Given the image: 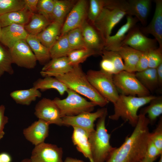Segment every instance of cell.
Here are the masks:
<instances>
[{
  "instance_id": "44dd1931",
  "label": "cell",
  "mask_w": 162,
  "mask_h": 162,
  "mask_svg": "<svg viewBox=\"0 0 162 162\" xmlns=\"http://www.w3.org/2000/svg\"><path fill=\"white\" fill-rule=\"evenodd\" d=\"M108 51L117 53L124 62L125 70L135 73L137 63L142 52L126 45L112 48Z\"/></svg>"
},
{
  "instance_id": "f1b7e54d",
  "label": "cell",
  "mask_w": 162,
  "mask_h": 162,
  "mask_svg": "<svg viewBox=\"0 0 162 162\" xmlns=\"http://www.w3.org/2000/svg\"><path fill=\"white\" fill-rule=\"evenodd\" d=\"M33 86L41 91L55 89L61 95H63L68 89L62 82L55 77L51 76H46L44 78L38 79L33 83Z\"/></svg>"
},
{
  "instance_id": "603a6c76",
  "label": "cell",
  "mask_w": 162,
  "mask_h": 162,
  "mask_svg": "<svg viewBox=\"0 0 162 162\" xmlns=\"http://www.w3.org/2000/svg\"><path fill=\"white\" fill-rule=\"evenodd\" d=\"M72 140L78 151L81 153L90 162H93L88 138L90 134L85 130L79 127H73Z\"/></svg>"
},
{
  "instance_id": "ac0fdd59",
  "label": "cell",
  "mask_w": 162,
  "mask_h": 162,
  "mask_svg": "<svg viewBox=\"0 0 162 162\" xmlns=\"http://www.w3.org/2000/svg\"><path fill=\"white\" fill-rule=\"evenodd\" d=\"M24 26L13 24L2 28L0 43L9 49L19 41L26 40L28 34Z\"/></svg>"
},
{
  "instance_id": "5bb4252c",
  "label": "cell",
  "mask_w": 162,
  "mask_h": 162,
  "mask_svg": "<svg viewBox=\"0 0 162 162\" xmlns=\"http://www.w3.org/2000/svg\"><path fill=\"white\" fill-rule=\"evenodd\" d=\"M63 153L62 148L44 142L35 146L30 159L32 162H63Z\"/></svg>"
},
{
  "instance_id": "7c38bea8",
  "label": "cell",
  "mask_w": 162,
  "mask_h": 162,
  "mask_svg": "<svg viewBox=\"0 0 162 162\" xmlns=\"http://www.w3.org/2000/svg\"><path fill=\"white\" fill-rule=\"evenodd\" d=\"M34 110V114L38 119L50 124L63 125L60 110L53 100L45 98H42L36 104Z\"/></svg>"
},
{
  "instance_id": "ee69618b",
  "label": "cell",
  "mask_w": 162,
  "mask_h": 162,
  "mask_svg": "<svg viewBox=\"0 0 162 162\" xmlns=\"http://www.w3.org/2000/svg\"><path fill=\"white\" fill-rule=\"evenodd\" d=\"M148 68V52H142L136 66L135 71L139 72Z\"/></svg>"
},
{
  "instance_id": "4fadbf2b",
  "label": "cell",
  "mask_w": 162,
  "mask_h": 162,
  "mask_svg": "<svg viewBox=\"0 0 162 162\" xmlns=\"http://www.w3.org/2000/svg\"><path fill=\"white\" fill-rule=\"evenodd\" d=\"M157 44L155 39L147 37L136 26L128 33L119 46L126 45L142 52H148L157 48Z\"/></svg>"
},
{
  "instance_id": "11a10c76",
  "label": "cell",
  "mask_w": 162,
  "mask_h": 162,
  "mask_svg": "<svg viewBox=\"0 0 162 162\" xmlns=\"http://www.w3.org/2000/svg\"><path fill=\"white\" fill-rule=\"evenodd\" d=\"M2 28L0 25V39L1 37V33H2Z\"/></svg>"
},
{
  "instance_id": "ba28073f",
  "label": "cell",
  "mask_w": 162,
  "mask_h": 162,
  "mask_svg": "<svg viewBox=\"0 0 162 162\" xmlns=\"http://www.w3.org/2000/svg\"><path fill=\"white\" fill-rule=\"evenodd\" d=\"M113 79L117 90L122 94L139 97L150 95V92L137 78L135 73L123 70L113 75Z\"/></svg>"
},
{
  "instance_id": "74e56055",
  "label": "cell",
  "mask_w": 162,
  "mask_h": 162,
  "mask_svg": "<svg viewBox=\"0 0 162 162\" xmlns=\"http://www.w3.org/2000/svg\"><path fill=\"white\" fill-rule=\"evenodd\" d=\"M25 8L24 0H3L0 4V15Z\"/></svg>"
},
{
  "instance_id": "d6a6232c",
  "label": "cell",
  "mask_w": 162,
  "mask_h": 162,
  "mask_svg": "<svg viewBox=\"0 0 162 162\" xmlns=\"http://www.w3.org/2000/svg\"><path fill=\"white\" fill-rule=\"evenodd\" d=\"M148 106L142 109L140 113L145 115L147 114V117L150 124H153L157 118L162 113V98L157 97L151 100Z\"/></svg>"
},
{
  "instance_id": "e575fe53",
  "label": "cell",
  "mask_w": 162,
  "mask_h": 162,
  "mask_svg": "<svg viewBox=\"0 0 162 162\" xmlns=\"http://www.w3.org/2000/svg\"><path fill=\"white\" fill-rule=\"evenodd\" d=\"M0 43V77L5 73L10 75L14 74L12 67L13 63L9 50Z\"/></svg>"
},
{
  "instance_id": "f907efd6",
  "label": "cell",
  "mask_w": 162,
  "mask_h": 162,
  "mask_svg": "<svg viewBox=\"0 0 162 162\" xmlns=\"http://www.w3.org/2000/svg\"><path fill=\"white\" fill-rule=\"evenodd\" d=\"M64 162H84L82 160L70 157H67Z\"/></svg>"
},
{
  "instance_id": "f546056e",
  "label": "cell",
  "mask_w": 162,
  "mask_h": 162,
  "mask_svg": "<svg viewBox=\"0 0 162 162\" xmlns=\"http://www.w3.org/2000/svg\"><path fill=\"white\" fill-rule=\"evenodd\" d=\"M135 74L140 82L150 92H154L158 87L156 68H148Z\"/></svg>"
},
{
  "instance_id": "83f0119b",
  "label": "cell",
  "mask_w": 162,
  "mask_h": 162,
  "mask_svg": "<svg viewBox=\"0 0 162 162\" xmlns=\"http://www.w3.org/2000/svg\"><path fill=\"white\" fill-rule=\"evenodd\" d=\"M10 95L16 103L28 106L38 98H40L42 94L39 90L33 86L28 89L13 91Z\"/></svg>"
},
{
  "instance_id": "681fc988",
  "label": "cell",
  "mask_w": 162,
  "mask_h": 162,
  "mask_svg": "<svg viewBox=\"0 0 162 162\" xmlns=\"http://www.w3.org/2000/svg\"><path fill=\"white\" fill-rule=\"evenodd\" d=\"M0 159L1 162H11L12 160L11 156L6 152L0 153Z\"/></svg>"
},
{
  "instance_id": "1f68e13d",
  "label": "cell",
  "mask_w": 162,
  "mask_h": 162,
  "mask_svg": "<svg viewBox=\"0 0 162 162\" xmlns=\"http://www.w3.org/2000/svg\"><path fill=\"white\" fill-rule=\"evenodd\" d=\"M72 50L68 42L67 33L60 35L49 49L51 59L67 56Z\"/></svg>"
},
{
  "instance_id": "b9f144b4",
  "label": "cell",
  "mask_w": 162,
  "mask_h": 162,
  "mask_svg": "<svg viewBox=\"0 0 162 162\" xmlns=\"http://www.w3.org/2000/svg\"><path fill=\"white\" fill-rule=\"evenodd\" d=\"M150 140L158 150L162 152V119L160 118L156 129L151 133Z\"/></svg>"
},
{
  "instance_id": "bcb514c9",
  "label": "cell",
  "mask_w": 162,
  "mask_h": 162,
  "mask_svg": "<svg viewBox=\"0 0 162 162\" xmlns=\"http://www.w3.org/2000/svg\"><path fill=\"white\" fill-rule=\"evenodd\" d=\"M5 107L4 105H0V140L3 137L5 133L4 131L5 125L8 122V118L4 115Z\"/></svg>"
},
{
  "instance_id": "e0dca14e",
  "label": "cell",
  "mask_w": 162,
  "mask_h": 162,
  "mask_svg": "<svg viewBox=\"0 0 162 162\" xmlns=\"http://www.w3.org/2000/svg\"><path fill=\"white\" fill-rule=\"evenodd\" d=\"M155 4V12L149 24L146 27L140 28L144 34H150L155 38L162 49V0H154Z\"/></svg>"
},
{
  "instance_id": "8d00e7d4",
  "label": "cell",
  "mask_w": 162,
  "mask_h": 162,
  "mask_svg": "<svg viewBox=\"0 0 162 162\" xmlns=\"http://www.w3.org/2000/svg\"><path fill=\"white\" fill-rule=\"evenodd\" d=\"M106 1V0H89L87 15L89 22L93 23L105 5Z\"/></svg>"
},
{
  "instance_id": "3957f363",
  "label": "cell",
  "mask_w": 162,
  "mask_h": 162,
  "mask_svg": "<svg viewBox=\"0 0 162 162\" xmlns=\"http://www.w3.org/2000/svg\"><path fill=\"white\" fill-rule=\"evenodd\" d=\"M128 15L127 0H106L105 5L93 24L105 41L115 26Z\"/></svg>"
},
{
  "instance_id": "c3c4849f",
  "label": "cell",
  "mask_w": 162,
  "mask_h": 162,
  "mask_svg": "<svg viewBox=\"0 0 162 162\" xmlns=\"http://www.w3.org/2000/svg\"><path fill=\"white\" fill-rule=\"evenodd\" d=\"M156 69L158 86L161 87L162 86V63L160 64Z\"/></svg>"
},
{
  "instance_id": "8992f818",
  "label": "cell",
  "mask_w": 162,
  "mask_h": 162,
  "mask_svg": "<svg viewBox=\"0 0 162 162\" xmlns=\"http://www.w3.org/2000/svg\"><path fill=\"white\" fill-rule=\"evenodd\" d=\"M67 96L61 99L56 98L53 100L58 108L62 118L64 116H72L80 114L92 112L96 105L86 100L78 93L68 89Z\"/></svg>"
},
{
  "instance_id": "d4e9b609",
  "label": "cell",
  "mask_w": 162,
  "mask_h": 162,
  "mask_svg": "<svg viewBox=\"0 0 162 162\" xmlns=\"http://www.w3.org/2000/svg\"><path fill=\"white\" fill-rule=\"evenodd\" d=\"M62 25L56 22H51L36 36L41 44L49 50L60 36Z\"/></svg>"
},
{
  "instance_id": "ffe728a7",
  "label": "cell",
  "mask_w": 162,
  "mask_h": 162,
  "mask_svg": "<svg viewBox=\"0 0 162 162\" xmlns=\"http://www.w3.org/2000/svg\"><path fill=\"white\" fill-rule=\"evenodd\" d=\"M152 2L151 0H127L128 15L134 16L143 26L146 25Z\"/></svg>"
},
{
  "instance_id": "2e32d148",
  "label": "cell",
  "mask_w": 162,
  "mask_h": 162,
  "mask_svg": "<svg viewBox=\"0 0 162 162\" xmlns=\"http://www.w3.org/2000/svg\"><path fill=\"white\" fill-rule=\"evenodd\" d=\"M50 125L45 121L38 119L24 129L23 134L27 140L36 146L44 142L49 135Z\"/></svg>"
},
{
  "instance_id": "52a82bcc",
  "label": "cell",
  "mask_w": 162,
  "mask_h": 162,
  "mask_svg": "<svg viewBox=\"0 0 162 162\" xmlns=\"http://www.w3.org/2000/svg\"><path fill=\"white\" fill-rule=\"evenodd\" d=\"M88 81L94 88L109 102L113 104L119 94L113 81V75L101 70H89L86 74Z\"/></svg>"
},
{
  "instance_id": "9f6ffc18",
  "label": "cell",
  "mask_w": 162,
  "mask_h": 162,
  "mask_svg": "<svg viewBox=\"0 0 162 162\" xmlns=\"http://www.w3.org/2000/svg\"><path fill=\"white\" fill-rule=\"evenodd\" d=\"M3 0H0V4L3 2Z\"/></svg>"
},
{
  "instance_id": "f35d334b",
  "label": "cell",
  "mask_w": 162,
  "mask_h": 162,
  "mask_svg": "<svg viewBox=\"0 0 162 162\" xmlns=\"http://www.w3.org/2000/svg\"><path fill=\"white\" fill-rule=\"evenodd\" d=\"M102 57L110 60L113 63L116 72V74L125 70L124 64L121 56L116 52L108 51L104 49L102 52Z\"/></svg>"
},
{
  "instance_id": "d6986e66",
  "label": "cell",
  "mask_w": 162,
  "mask_h": 162,
  "mask_svg": "<svg viewBox=\"0 0 162 162\" xmlns=\"http://www.w3.org/2000/svg\"><path fill=\"white\" fill-rule=\"evenodd\" d=\"M73 67L67 56L61 57L51 59L44 65L40 73L43 77L52 76L56 74L67 73L70 71Z\"/></svg>"
},
{
  "instance_id": "d590c367",
  "label": "cell",
  "mask_w": 162,
  "mask_h": 162,
  "mask_svg": "<svg viewBox=\"0 0 162 162\" xmlns=\"http://www.w3.org/2000/svg\"><path fill=\"white\" fill-rule=\"evenodd\" d=\"M67 34L68 42L72 50L87 48L80 27L70 30Z\"/></svg>"
},
{
  "instance_id": "484cf974",
  "label": "cell",
  "mask_w": 162,
  "mask_h": 162,
  "mask_svg": "<svg viewBox=\"0 0 162 162\" xmlns=\"http://www.w3.org/2000/svg\"><path fill=\"white\" fill-rule=\"evenodd\" d=\"M77 1L56 0L52 12L48 18L50 22H55L63 24L64 20Z\"/></svg>"
},
{
  "instance_id": "f6af8a7d",
  "label": "cell",
  "mask_w": 162,
  "mask_h": 162,
  "mask_svg": "<svg viewBox=\"0 0 162 162\" xmlns=\"http://www.w3.org/2000/svg\"><path fill=\"white\" fill-rule=\"evenodd\" d=\"M101 70L108 74L114 75L116 72L114 66L109 59L102 57V59L100 63Z\"/></svg>"
},
{
  "instance_id": "6da1fadb",
  "label": "cell",
  "mask_w": 162,
  "mask_h": 162,
  "mask_svg": "<svg viewBox=\"0 0 162 162\" xmlns=\"http://www.w3.org/2000/svg\"><path fill=\"white\" fill-rule=\"evenodd\" d=\"M149 124L146 115L140 113L132 133L120 146L115 148L106 162H140L145 155L150 140Z\"/></svg>"
},
{
  "instance_id": "7a4b0ae2",
  "label": "cell",
  "mask_w": 162,
  "mask_h": 162,
  "mask_svg": "<svg viewBox=\"0 0 162 162\" xmlns=\"http://www.w3.org/2000/svg\"><path fill=\"white\" fill-rule=\"evenodd\" d=\"M52 76L62 82L68 89L83 95L96 106L103 107L109 102L91 84L80 64L73 66L67 73Z\"/></svg>"
},
{
  "instance_id": "5b68a950",
  "label": "cell",
  "mask_w": 162,
  "mask_h": 162,
  "mask_svg": "<svg viewBox=\"0 0 162 162\" xmlns=\"http://www.w3.org/2000/svg\"><path fill=\"white\" fill-rule=\"evenodd\" d=\"M107 111L98 118L96 129L89 135L88 141L93 162H106L116 148L110 145V135L105 126Z\"/></svg>"
},
{
  "instance_id": "7dc6e473",
  "label": "cell",
  "mask_w": 162,
  "mask_h": 162,
  "mask_svg": "<svg viewBox=\"0 0 162 162\" xmlns=\"http://www.w3.org/2000/svg\"><path fill=\"white\" fill-rule=\"evenodd\" d=\"M38 0H24L25 8L32 14L37 11V5Z\"/></svg>"
},
{
  "instance_id": "816d5d0a",
  "label": "cell",
  "mask_w": 162,
  "mask_h": 162,
  "mask_svg": "<svg viewBox=\"0 0 162 162\" xmlns=\"http://www.w3.org/2000/svg\"><path fill=\"white\" fill-rule=\"evenodd\" d=\"M21 162H32L30 158H26L22 160Z\"/></svg>"
},
{
  "instance_id": "9c48e42d",
  "label": "cell",
  "mask_w": 162,
  "mask_h": 162,
  "mask_svg": "<svg viewBox=\"0 0 162 162\" xmlns=\"http://www.w3.org/2000/svg\"><path fill=\"white\" fill-rule=\"evenodd\" d=\"M8 50L13 63L27 69L35 67L37 61L26 40L19 41Z\"/></svg>"
},
{
  "instance_id": "7402d4cb",
  "label": "cell",
  "mask_w": 162,
  "mask_h": 162,
  "mask_svg": "<svg viewBox=\"0 0 162 162\" xmlns=\"http://www.w3.org/2000/svg\"><path fill=\"white\" fill-rule=\"evenodd\" d=\"M126 22L114 35L110 36L106 40L104 49L109 50L111 49L119 46L128 33L136 26L138 20L135 17L127 15Z\"/></svg>"
},
{
  "instance_id": "277c9868",
  "label": "cell",
  "mask_w": 162,
  "mask_h": 162,
  "mask_svg": "<svg viewBox=\"0 0 162 162\" xmlns=\"http://www.w3.org/2000/svg\"><path fill=\"white\" fill-rule=\"evenodd\" d=\"M156 97L151 95L139 97L119 94L117 100L113 104L114 113L110 116L109 118L113 120L121 118L135 127L138 120L139 115L137 113L139 108L149 103Z\"/></svg>"
},
{
  "instance_id": "7bdbcfd3",
  "label": "cell",
  "mask_w": 162,
  "mask_h": 162,
  "mask_svg": "<svg viewBox=\"0 0 162 162\" xmlns=\"http://www.w3.org/2000/svg\"><path fill=\"white\" fill-rule=\"evenodd\" d=\"M161 154L162 152L158 150L153 142L150 140L148 144L145 155L143 159L154 161Z\"/></svg>"
},
{
  "instance_id": "f5cc1de1",
  "label": "cell",
  "mask_w": 162,
  "mask_h": 162,
  "mask_svg": "<svg viewBox=\"0 0 162 162\" xmlns=\"http://www.w3.org/2000/svg\"><path fill=\"white\" fill-rule=\"evenodd\" d=\"M154 161L151 160H145L144 159H143L141 160L140 162H153Z\"/></svg>"
},
{
  "instance_id": "60d3db41",
  "label": "cell",
  "mask_w": 162,
  "mask_h": 162,
  "mask_svg": "<svg viewBox=\"0 0 162 162\" xmlns=\"http://www.w3.org/2000/svg\"><path fill=\"white\" fill-rule=\"evenodd\" d=\"M148 68H156L162 63V49L159 47L148 52Z\"/></svg>"
},
{
  "instance_id": "8fae6325",
  "label": "cell",
  "mask_w": 162,
  "mask_h": 162,
  "mask_svg": "<svg viewBox=\"0 0 162 162\" xmlns=\"http://www.w3.org/2000/svg\"><path fill=\"white\" fill-rule=\"evenodd\" d=\"M107 111L106 108L102 107L93 112H87L74 116H64L62 118L63 125L81 128L90 134L95 130V121Z\"/></svg>"
},
{
  "instance_id": "6f0895ef",
  "label": "cell",
  "mask_w": 162,
  "mask_h": 162,
  "mask_svg": "<svg viewBox=\"0 0 162 162\" xmlns=\"http://www.w3.org/2000/svg\"><path fill=\"white\" fill-rule=\"evenodd\" d=\"M0 162H1V161L0 159Z\"/></svg>"
},
{
  "instance_id": "4316f807",
  "label": "cell",
  "mask_w": 162,
  "mask_h": 162,
  "mask_svg": "<svg viewBox=\"0 0 162 162\" xmlns=\"http://www.w3.org/2000/svg\"><path fill=\"white\" fill-rule=\"evenodd\" d=\"M26 40L40 64L44 65L50 61L49 50L41 44L36 35L28 34Z\"/></svg>"
},
{
  "instance_id": "4dcf8cb0",
  "label": "cell",
  "mask_w": 162,
  "mask_h": 162,
  "mask_svg": "<svg viewBox=\"0 0 162 162\" xmlns=\"http://www.w3.org/2000/svg\"><path fill=\"white\" fill-rule=\"evenodd\" d=\"M30 21L24 26L28 34L37 35L50 23L46 17L38 13L32 14Z\"/></svg>"
},
{
  "instance_id": "db71d44e",
  "label": "cell",
  "mask_w": 162,
  "mask_h": 162,
  "mask_svg": "<svg viewBox=\"0 0 162 162\" xmlns=\"http://www.w3.org/2000/svg\"><path fill=\"white\" fill-rule=\"evenodd\" d=\"M158 162H162V154L160 155V158Z\"/></svg>"
},
{
  "instance_id": "cb8c5ba5",
  "label": "cell",
  "mask_w": 162,
  "mask_h": 162,
  "mask_svg": "<svg viewBox=\"0 0 162 162\" xmlns=\"http://www.w3.org/2000/svg\"><path fill=\"white\" fill-rule=\"evenodd\" d=\"M32 13L26 8L0 15V25L3 28L13 24L25 26L30 20Z\"/></svg>"
},
{
  "instance_id": "836d02e7",
  "label": "cell",
  "mask_w": 162,
  "mask_h": 162,
  "mask_svg": "<svg viewBox=\"0 0 162 162\" xmlns=\"http://www.w3.org/2000/svg\"><path fill=\"white\" fill-rule=\"evenodd\" d=\"M98 55L94 51L88 48L72 50L67 57L70 64L73 66L83 62L88 57Z\"/></svg>"
},
{
  "instance_id": "30bf717a",
  "label": "cell",
  "mask_w": 162,
  "mask_h": 162,
  "mask_svg": "<svg viewBox=\"0 0 162 162\" xmlns=\"http://www.w3.org/2000/svg\"><path fill=\"white\" fill-rule=\"evenodd\" d=\"M88 5L87 0L76 1L64 21L60 35L81 27L87 20Z\"/></svg>"
},
{
  "instance_id": "ab89813d",
  "label": "cell",
  "mask_w": 162,
  "mask_h": 162,
  "mask_svg": "<svg viewBox=\"0 0 162 162\" xmlns=\"http://www.w3.org/2000/svg\"><path fill=\"white\" fill-rule=\"evenodd\" d=\"M55 1L56 0H38L37 12L48 20L53 10Z\"/></svg>"
},
{
  "instance_id": "9a60e30c",
  "label": "cell",
  "mask_w": 162,
  "mask_h": 162,
  "mask_svg": "<svg viewBox=\"0 0 162 162\" xmlns=\"http://www.w3.org/2000/svg\"><path fill=\"white\" fill-rule=\"evenodd\" d=\"M80 28L86 48L101 56L105 41L100 32L87 20Z\"/></svg>"
}]
</instances>
